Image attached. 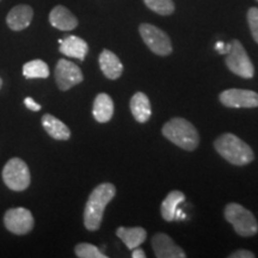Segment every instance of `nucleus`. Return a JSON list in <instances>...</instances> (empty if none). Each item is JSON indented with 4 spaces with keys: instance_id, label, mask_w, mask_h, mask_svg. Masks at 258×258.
<instances>
[{
    "instance_id": "obj_5",
    "label": "nucleus",
    "mask_w": 258,
    "mask_h": 258,
    "mask_svg": "<svg viewBox=\"0 0 258 258\" xmlns=\"http://www.w3.org/2000/svg\"><path fill=\"white\" fill-rule=\"evenodd\" d=\"M3 180L9 189L23 191L30 185L31 177L27 163L21 158H12L3 169Z\"/></svg>"
},
{
    "instance_id": "obj_28",
    "label": "nucleus",
    "mask_w": 258,
    "mask_h": 258,
    "mask_svg": "<svg viewBox=\"0 0 258 258\" xmlns=\"http://www.w3.org/2000/svg\"><path fill=\"white\" fill-rule=\"evenodd\" d=\"M132 251H133V253H132V257H133V258H145V257H146V253H145V251L139 249V247H135V249L132 250Z\"/></svg>"
},
{
    "instance_id": "obj_11",
    "label": "nucleus",
    "mask_w": 258,
    "mask_h": 258,
    "mask_svg": "<svg viewBox=\"0 0 258 258\" xmlns=\"http://www.w3.org/2000/svg\"><path fill=\"white\" fill-rule=\"evenodd\" d=\"M152 249L158 258H185L186 253L165 233H157L152 238Z\"/></svg>"
},
{
    "instance_id": "obj_27",
    "label": "nucleus",
    "mask_w": 258,
    "mask_h": 258,
    "mask_svg": "<svg viewBox=\"0 0 258 258\" xmlns=\"http://www.w3.org/2000/svg\"><path fill=\"white\" fill-rule=\"evenodd\" d=\"M231 48V42L230 43H224V42L219 41L217 42V44H215V50L218 51L219 54H227L228 50H230Z\"/></svg>"
},
{
    "instance_id": "obj_13",
    "label": "nucleus",
    "mask_w": 258,
    "mask_h": 258,
    "mask_svg": "<svg viewBox=\"0 0 258 258\" xmlns=\"http://www.w3.org/2000/svg\"><path fill=\"white\" fill-rule=\"evenodd\" d=\"M49 22L51 27L61 31H71L78 27V19L69 9L62 5H57L50 11Z\"/></svg>"
},
{
    "instance_id": "obj_12",
    "label": "nucleus",
    "mask_w": 258,
    "mask_h": 258,
    "mask_svg": "<svg viewBox=\"0 0 258 258\" xmlns=\"http://www.w3.org/2000/svg\"><path fill=\"white\" fill-rule=\"evenodd\" d=\"M34 18V10L29 5H17L10 10L6 16V24L14 31H22L31 24Z\"/></svg>"
},
{
    "instance_id": "obj_3",
    "label": "nucleus",
    "mask_w": 258,
    "mask_h": 258,
    "mask_svg": "<svg viewBox=\"0 0 258 258\" xmlns=\"http://www.w3.org/2000/svg\"><path fill=\"white\" fill-rule=\"evenodd\" d=\"M161 133L167 140L185 151L196 150L200 144V135L188 120L180 117L171 118L163 125Z\"/></svg>"
},
{
    "instance_id": "obj_21",
    "label": "nucleus",
    "mask_w": 258,
    "mask_h": 258,
    "mask_svg": "<svg viewBox=\"0 0 258 258\" xmlns=\"http://www.w3.org/2000/svg\"><path fill=\"white\" fill-rule=\"evenodd\" d=\"M23 76L27 79H46L49 77V67L40 59L28 61L23 66Z\"/></svg>"
},
{
    "instance_id": "obj_31",
    "label": "nucleus",
    "mask_w": 258,
    "mask_h": 258,
    "mask_svg": "<svg viewBox=\"0 0 258 258\" xmlns=\"http://www.w3.org/2000/svg\"><path fill=\"white\" fill-rule=\"evenodd\" d=\"M257 2H258V0H257Z\"/></svg>"
},
{
    "instance_id": "obj_15",
    "label": "nucleus",
    "mask_w": 258,
    "mask_h": 258,
    "mask_svg": "<svg viewBox=\"0 0 258 258\" xmlns=\"http://www.w3.org/2000/svg\"><path fill=\"white\" fill-rule=\"evenodd\" d=\"M99 67L102 72L108 79L116 80L122 76L123 72V64L115 53L111 50L104 49L99 55Z\"/></svg>"
},
{
    "instance_id": "obj_30",
    "label": "nucleus",
    "mask_w": 258,
    "mask_h": 258,
    "mask_svg": "<svg viewBox=\"0 0 258 258\" xmlns=\"http://www.w3.org/2000/svg\"><path fill=\"white\" fill-rule=\"evenodd\" d=\"M0 2H2V0H0Z\"/></svg>"
},
{
    "instance_id": "obj_18",
    "label": "nucleus",
    "mask_w": 258,
    "mask_h": 258,
    "mask_svg": "<svg viewBox=\"0 0 258 258\" xmlns=\"http://www.w3.org/2000/svg\"><path fill=\"white\" fill-rule=\"evenodd\" d=\"M131 111L134 118L140 123H145L150 120L152 115L151 103L148 97L144 92H137L131 99Z\"/></svg>"
},
{
    "instance_id": "obj_20",
    "label": "nucleus",
    "mask_w": 258,
    "mask_h": 258,
    "mask_svg": "<svg viewBox=\"0 0 258 258\" xmlns=\"http://www.w3.org/2000/svg\"><path fill=\"white\" fill-rule=\"evenodd\" d=\"M185 201V195L179 190H173L167 194V196L164 199V201L161 202V217L165 221H173L175 220V214L176 209L178 208V206L182 202Z\"/></svg>"
},
{
    "instance_id": "obj_25",
    "label": "nucleus",
    "mask_w": 258,
    "mask_h": 258,
    "mask_svg": "<svg viewBox=\"0 0 258 258\" xmlns=\"http://www.w3.org/2000/svg\"><path fill=\"white\" fill-rule=\"evenodd\" d=\"M230 258H254V253L251 252L249 250H237L234 252H232Z\"/></svg>"
},
{
    "instance_id": "obj_14",
    "label": "nucleus",
    "mask_w": 258,
    "mask_h": 258,
    "mask_svg": "<svg viewBox=\"0 0 258 258\" xmlns=\"http://www.w3.org/2000/svg\"><path fill=\"white\" fill-rule=\"evenodd\" d=\"M59 43V50L61 54L69 57H74V59H78L80 61L85 60L86 54L89 51V46L83 38L71 35V36L63 38V40H60Z\"/></svg>"
},
{
    "instance_id": "obj_22",
    "label": "nucleus",
    "mask_w": 258,
    "mask_h": 258,
    "mask_svg": "<svg viewBox=\"0 0 258 258\" xmlns=\"http://www.w3.org/2000/svg\"><path fill=\"white\" fill-rule=\"evenodd\" d=\"M145 5L151 11L161 16H170L175 12V3L172 0H144Z\"/></svg>"
},
{
    "instance_id": "obj_2",
    "label": "nucleus",
    "mask_w": 258,
    "mask_h": 258,
    "mask_svg": "<svg viewBox=\"0 0 258 258\" xmlns=\"http://www.w3.org/2000/svg\"><path fill=\"white\" fill-rule=\"evenodd\" d=\"M214 147L217 152L232 165L244 166L254 159L252 148L232 133L220 135L214 141Z\"/></svg>"
},
{
    "instance_id": "obj_19",
    "label": "nucleus",
    "mask_w": 258,
    "mask_h": 258,
    "mask_svg": "<svg viewBox=\"0 0 258 258\" xmlns=\"http://www.w3.org/2000/svg\"><path fill=\"white\" fill-rule=\"evenodd\" d=\"M116 234L129 250L139 247L147 238V232L143 227H118L116 230Z\"/></svg>"
},
{
    "instance_id": "obj_17",
    "label": "nucleus",
    "mask_w": 258,
    "mask_h": 258,
    "mask_svg": "<svg viewBox=\"0 0 258 258\" xmlns=\"http://www.w3.org/2000/svg\"><path fill=\"white\" fill-rule=\"evenodd\" d=\"M44 131L55 140H69L71 138V131L62 121L50 114H44L41 118Z\"/></svg>"
},
{
    "instance_id": "obj_8",
    "label": "nucleus",
    "mask_w": 258,
    "mask_h": 258,
    "mask_svg": "<svg viewBox=\"0 0 258 258\" xmlns=\"http://www.w3.org/2000/svg\"><path fill=\"white\" fill-rule=\"evenodd\" d=\"M4 225L6 230L17 235L28 234L35 225L34 217L27 208H10L5 212Z\"/></svg>"
},
{
    "instance_id": "obj_23",
    "label": "nucleus",
    "mask_w": 258,
    "mask_h": 258,
    "mask_svg": "<svg viewBox=\"0 0 258 258\" xmlns=\"http://www.w3.org/2000/svg\"><path fill=\"white\" fill-rule=\"evenodd\" d=\"M74 252L79 258H106V254L95 245L89 243H80L74 247Z\"/></svg>"
},
{
    "instance_id": "obj_10",
    "label": "nucleus",
    "mask_w": 258,
    "mask_h": 258,
    "mask_svg": "<svg viewBox=\"0 0 258 258\" xmlns=\"http://www.w3.org/2000/svg\"><path fill=\"white\" fill-rule=\"evenodd\" d=\"M221 104L227 108H257L258 106V93L251 90L241 89H228L225 90L219 96Z\"/></svg>"
},
{
    "instance_id": "obj_6",
    "label": "nucleus",
    "mask_w": 258,
    "mask_h": 258,
    "mask_svg": "<svg viewBox=\"0 0 258 258\" xmlns=\"http://www.w3.org/2000/svg\"><path fill=\"white\" fill-rule=\"evenodd\" d=\"M226 55H227L226 56V66L232 73L237 74L244 79L253 78L254 67L240 41H232L230 50Z\"/></svg>"
},
{
    "instance_id": "obj_24",
    "label": "nucleus",
    "mask_w": 258,
    "mask_h": 258,
    "mask_svg": "<svg viewBox=\"0 0 258 258\" xmlns=\"http://www.w3.org/2000/svg\"><path fill=\"white\" fill-rule=\"evenodd\" d=\"M247 23H249V28L252 35L253 40L258 43V9L251 8L247 11Z\"/></svg>"
},
{
    "instance_id": "obj_26",
    "label": "nucleus",
    "mask_w": 258,
    "mask_h": 258,
    "mask_svg": "<svg viewBox=\"0 0 258 258\" xmlns=\"http://www.w3.org/2000/svg\"><path fill=\"white\" fill-rule=\"evenodd\" d=\"M24 104L29 109V110H31V111H40L41 110V105L38 104V103L35 102L34 99L30 98V97H27V98L24 99Z\"/></svg>"
},
{
    "instance_id": "obj_7",
    "label": "nucleus",
    "mask_w": 258,
    "mask_h": 258,
    "mask_svg": "<svg viewBox=\"0 0 258 258\" xmlns=\"http://www.w3.org/2000/svg\"><path fill=\"white\" fill-rule=\"evenodd\" d=\"M143 41L151 51L159 56H167L172 53V43L165 31H163L156 25L143 23L139 27Z\"/></svg>"
},
{
    "instance_id": "obj_16",
    "label": "nucleus",
    "mask_w": 258,
    "mask_h": 258,
    "mask_svg": "<svg viewBox=\"0 0 258 258\" xmlns=\"http://www.w3.org/2000/svg\"><path fill=\"white\" fill-rule=\"evenodd\" d=\"M92 114L95 120L99 123H105V122L110 121L114 115V102H112L111 97L106 93L97 95L95 102H93Z\"/></svg>"
},
{
    "instance_id": "obj_1",
    "label": "nucleus",
    "mask_w": 258,
    "mask_h": 258,
    "mask_svg": "<svg viewBox=\"0 0 258 258\" xmlns=\"http://www.w3.org/2000/svg\"><path fill=\"white\" fill-rule=\"evenodd\" d=\"M115 195L116 188L111 183H102L92 190L84 209V225L86 230L91 232L99 230L105 207Z\"/></svg>"
},
{
    "instance_id": "obj_29",
    "label": "nucleus",
    "mask_w": 258,
    "mask_h": 258,
    "mask_svg": "<svg viewBox=\"0 0 258 258\" xmlns=\"http://www.w3.org/2000/svg\"><path fill=\"white\" fill-rule=\"evenodd\" d=\"M2 86H3V79L0 78V89H2Z\"/></svg>"
},
{
    "instance_id": "obj_9",
    "label": "nucleus",
    "mask_w": 258,
    "mask_h": 258,
    "mask_svg": "<svg viewBox=\"0 0 258 258\" xmlns=\"http://www.w3.org/2000/svg\"><path fill=\"white\" fill-rule=\"evenodd\" d=\"M55 82L61 91H69L73 86L84 80V76L79 66L66 59H60L55 66Z\"/></svg>"
},
{
    "instance_id": "obj_4",
    "label": "nucleus",
    "mask_w": 258,
    "mask_h": 258,
    "mask_svg": "<svg viewBox=\"0 0 258 258\" xmlns=\"http://www.w3.org/2000/svg\"><path fill=\"white\" fill-rule=\"evenodd\" d=\"M225 219L233 226L237 234L252 237L258 232V222L254 215L239 203H228L224 211Z\"/></svg>"
}]
</instances>
